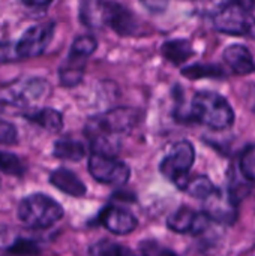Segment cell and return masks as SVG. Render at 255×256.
<instances>
[{
	"instance_id": "1",
	"label": "cell",
	"mask_w": 255,
	"mask_h": 256,
	"mask_svg": "<svg viewBox=\"0 0 255 256\" xmlns=\"http://www.w3.org/2000/svg\"><path fill=\"white\" fill-rule=\"evenodd\" d=\"M138 118L132 108H114L105 114L92 117L86 124V135L95 153L113 156L119 153L120 135L131 130Z\"/></svg>"
},
{
	"instance_id": "2",
	"label": "cell",
	"mask_w": 255,
	"mask_h": 256,
	"mask_svg": "<svg viewBox=\"0 0 255 256\" xmlns=\"http://www.w3.org/2000/svg\"><path fill=\"white\" fill-rule=\"evenodd\" d=\"M185 122H197L215 130L227 129L234 122V112L228 100L215 92H198L183 117Z\"/></svg>"
},
{
	"instance_id": "3",
	"label": "cell",
	"mask_w": 255,
	"mask_h": 256,
	"mask_svg": "<svg viewBox=\"0 0 255 256\" xmlns=\"http://www.w3.org/2000/svg\"><path fill=\"white\" fill-rule=\"evenodd\" d=\"M18 216L30 228L44 230L53 226L63 216L62 206L44 194H35L24 198L18 207Z\"/></svg>"
},
{
	"instance_id": "4",
	"label": "cell",
	"mask_w": 255,
	"mask_h": 256,
	"mask_svg": "<svg viewBox=\"0 0 255 256\" xmlns=\"http://www.w3.org/2000/svg\"><path fill=\"white\" fill-rule=\"evenodd\" d=\"M213 27L231 36H251L255 38V18L249 9L240 4H230L219 8L213 15Z\"/></svg>"
},
{
	"instance_id": "5",
	"label": "cell",
	"mask_w": 255,
	"mask_h": 256,
	"mask_svg": "<svg viewBox=\"0 0 255 256\" xmlns=\"http://www.w3.org/2000/svg\"><path fill=\"white\" fill-rule=\"evenodd\" d=\"M195 160V150L189 141H179L173 146L170 153L161 162V172L171 180L177 188H183L188 180V172Z\"/></svg>"
},
{
	"instance_id": "6",
	"label": "cell",
	"mask_w": 255,
	"mask_h": 256,
	"mask_svg": "<svg viewBox=\"0 0 255 256\" xmlns=\"http://www.w3.org/2000/svg\"><path fill=\"white\" fill-rule=\"evenodd\" d=\"M89 171L92 177L104 184H125L129 180V166L113 156L93 153L89 159Z\"/></svg>"
},
{
	"instance_id": "7",
	"label": "cell",
	"mask_w": 255,
	"mask_h": 256,
	"mask_svg": "<svg viewBox=\"0 0 255 256\" xmlns=\"http://www.w3.org/2000/svg\"><path fill=\"white\" fill-rule=\"evenodd\" d=\"M54 34V22L47 21L30 27L15 44L21 58H32L45 51Z\"/></svg>"
},
{
	"instance_id": "8",
	"label": "cell",
	"mask_w": 255,
	"mask_h": 256,
	"mask_svg": "<svg viewBox=\"0 0 255 256\" xmlns=\"http://www.w3.org/2000/svg\"><path fill=\"white\" fill-rule=\"evenodd\" d=\"M167 225L171 231L177 234L200 236L209 228L210 218L204 212H195L189 207H180L168 218Z\"/></svg>"
},
{
	"instance_id": "9",
	"label": "cell",
	"mask_w": 255,
	"mask_h": 256,
	"mask_svg": "<svg viewBox=\"0 0 255 256\" xmlns=\"http://www.w3.org/2000/svg\"><path fill=\"white\" fill-rule=\"evenodd\" d=\"M101 20L102 24L110 26V28L122 36L132 34L137 28L134 14L123 4L116 2H102Z\"/></svg>"
},
{
	"instance_id": "10",
	"label": "cell",
	"mask_w": 255,
	"mask_h": 256,
	"mask_svg": "<svg viewBox=\"0 0 255 256\" xmlns=\"http://www.w3.org/2000/svg\"><path fill=\"white\" fill-rule=\"evenodd\" d=\"M204 213L210 218V220L219 224H234L236 220V207L237 202L231 198L230 194H224L219 189H215L206 200H204Z\"/></svg>"
},
{
	"instance_id": "11",
	"label": "cell",
	"mask_w": 255,
	"mask_h": 256,
	"mask_svg": "<svg viewBox=\"0 0 255 256\" xmlns=\"http://www.w3.org/2000/svg\"><path fill=\"white\" fill-rule=\"evenodd\" d=\"M101 224L113 234L125 236L137 228V219L129 212L119 207H108L101 213Z\"/></svg>"
},
{
	"instance_id": "12",
	"label": "cell",
	"mask_w": 255,
	"mask_h": 256,
	"mask_svg": "<svg viewBox=\"0 0 255 256\" xmlns=\"http://www.w3.org/2000/svg\"><path fill=\"white\" fill-rule=\"evenodd\" d=\"M48 88L50 87L45 80L33 78V80L26 81L23 86L11 90L8 99L14 105H27V104L41 100L48 93Z\"/></svg>"
},
{
	"instance_id": "13",
	"label": "cell",
	"mask_w": 255,
	"mask_h": 256,
	"mask_svg": "<svg viewBox=\"0 0 255 256\" xmlns=\"http://www.w3.org/2000/svg\"><path fill=\"white\" fill-rule=\"evenodd\" d=\"M224 60L237 75H248L255 70V62L251 51L240 44H233L224 50Z\"/></svg>"
},
{
	"instance_id": "14",
	"label": "cell",
	"mask_w": 255,
	"mask_h": 256,
	"mask_svg": "<svg viewBox=\"0 0 255 256\" xmlns=\"http://www.w3.org/2000/svg\"><path fill=\"white\" fill-rule=\"evenodd\" d=\"M50 182L54 188H57L59 190H62L71 196L80 198V196L86 195V192H87L84 183L71 170H66V168L56 170L50 176Z\"/></svg>"
},
{
	"instance_id": "15",
	"label": "cell",
	"mask_w": 255,
	"mask_h": 256,
	"mask_svg": "<svg viewBox=\"0 0 255 256\" xmlns=\"http://www.w3.org/2000/svg\"><path fill=\"white\" fill-rule=\"evenodd\" d=\"M24 117L30 120L35 124H39L45 130L50 132H59L63 128V117L59 111L51 110V108H42L36 111L26 112Z\"/></svg>"
},
{
	"instance_id": "16",
	"label": "cell",
	"mask_w": 255,
	"mask_h": 256,
	"mask_svg": "<svg viewBox=\"0 0 255 256\" xmlns=\"http://www.w3.org/2000/svg\"><path fill=\"white\" fill-rule=\"evenodd\" d=\"M162 54L171 63L182 64L189 57H192L194 50H192L189 40H186V39H173V40H167L162 45Z\"/></svg>"
},
{
	"instance_id": "17",
	"label": "cell",
	"mask_w": 255,
	"mask_h": 256,
	"mask_svg": "<svg viewBox=\"0 0 255 256\" xmlns=\"http://www.w3.org/2000/svg\"><path fill=\"white\" fill-rule=\"evenodd\" d=\"M84 60L81 57L72 56L69 54L68 62L60 68V82L65 87H72L77 86L81 80H83V74H84Z\"/></svg>"
},
{
	"instance_id": "18",
	"label": "cell",
	"mask_w": 255,
	"mask_h": 256,
	"mask_svg": "<svg viewBox=\"0 0 255 256\" xmlns=\"http://www.w3.org/2000/svg\"><path fill=\"white\" fill-rule=\"evenodd\" d=\"M54 156L62 160L78 162L84 158L86 148L81 142L74 140H60L54 144Z\"/></svg>"
},
{
	"instance_id": "19",
	"label": "cell",
	"mask_w": 255,
	"mask_h": 256,
	"mask_svg": "<svg viewBox=\"0 0 255 256\" xmlns=\"http://www.w3.org/2000/svg\"><path fill=\"white\" fill-rule=\"evenodd\" d=\"M182 189L186 190L194 198L206 200L216 188L213 186V183L210 182L209 177H206V176H195L192 178L188 177V180L185 182Z\"/></svg>"
},
{
	"instance_id": "20",
	"label": "cell",
	"mask_w": 255,
	"mask_h": 256,
	"mask_svg": "<svg viewBox=\"0 0 255 256\" xmlns=\"http://www.w3.org/2000/svg\"><path fill=\"white\" fill-rule=\"evenodd\" d=\"M101 9H102V0H81V6H80L81 21L90 27L101 24L102 22Z\"/></svg>"
},
{
	"instance_id": "21",
	"label": "cell",
	"mask_w": 255,
	"mask_h": 256,
	"mask_svg": "<svg viewBox=\"0 0 255 256\" xmlns=\"http://www.w3.org/2000/svg\"><path fill=\"white\" fill-rule=\"evenodd\" d=\"M182 74L191 80H197V78H219V76H225V74L222 72L221 68L215 66V64H194L189 68H185L182 70Z\"/></svg>"
},
{
	"instance_id": "22",
	"label": "cell",
	"mask_w": 255,
	"mask_h": 256,
	"mask_svg": "<svg viewBox=\"0 0 255 256\" xmlns=\"http://www.w3.org/2000/svg\"><path fill=\"white\" fill-rule=\"evenodd\" d=\"M98 46V42L95 40V38L92 36H80L74 40L72 46H71V54L81 57V58H87Z\"/></svg>"
},
{
	"instance_id": "23",
	"label": "cell",
	"mask_w": 255,
	"mask_h": 256,
	"mask_svg": "<svg viewBox=\"0 0 255 256\" xmlns=\"http://www.w3.org/2000/svg\"><path fill=\"white\" fill-rule=\"evenodd\" d=\"M24 170H26L24 165L15 154L0 152V171L11 176H23Z\"/></svg>"
},
{
	"instance_id": "24",
	"label": "cell",
	"mask_w": 255,
	"mask_h": 256,
	"mask_svg": "<svg viewBox=\"0 0 255 256\" xmlns=\"http://www.w3.org/2000/svg\"><path fill=\"white\" fill-rule=\"evenodd\" d=\"M239 168H240L242 176H243L248 182L254 183L255 182V144L254 146H249V147L243 152V154H242V158H240Z\"/></svg>"
},
{
	"instance_id": "25",
	"label": "cell",
	"mask_w": 255,
	"mask_h": 256,
	"mask_svg": "<svg viewBox=\"0 0 255 256\" xmlns=\"http://www.w3.org/2000/svg\"><path fill=\"white\" fill-rule=\"evenodd\" d=\"M90 254L93 255H105V256H113V255H131L132 252L120 244L116 243H108V242H101L96 243L95 246L90 248Z\"/></svg>"
},
{
	"instance_id": "26",
	"label": "cell",
	"mask_w": 255,
	"mask_h": 256,
	"mask_svg": "<svg viewBox=\"0 0 255 256\" xmlns=\"http://www.w3.org/2000/svg\"><path fill=\"white\" fill-rule=\"evenodd\" d=\"M8 252L15 254V255H35V254H39L41 249H39V246L35 242H30V240H18V242H15L8 249Z\"/></svg>"
},
{
	"instance_id": "27",
	"label": "cell",
	"mask_w": 255,
	"mask_h": 256,
	"mask_svg": "<svg viewBox=\"0 0 255 256\" xmlns=\"http://www.w3.org/2000/svg\"><path fill=\"white\" fill-rule=\"evenodd\" d=\"M21 60L17 45L12 42H2L0 44V63H11V62H18Z\"/></svg>"
},
{
	"instance_id": "28",
	"label": "cell",
	"mask_w": 255,
	"mask_h": 256,
	"mask_svg": "<svg viewBox=\"0 0 255 256\" xmlns=\"http://www.w3.org/2000/svg\"><path fill=\"white\" fill-rule=\"evenodd\" d=\"M17 141V129L14 124L0 120V144H14Z\"/></svg>"
},
{
	"instance_id": "29",
	"label": "cell",
	"mask_w": 255,
	"mask_h": 256,
	"mask_svg": "<svg viewBox=\"0 0 255 256\" xmlns=\"http://www.w3.org/2000/svg\"><path fill=\"white\" fill-rule=\"evenodd\" d=\"M212 3L218 8H224V6H230V4H240L249 10L255 8V0H212Z\"/></svg>"
},
{
	"instance_id": "30",
	"label": "cell",
	"mask_w": 255,
	"mask_h": 256,
	"mask_svg": "<svg viewBox=\"0 0 255 256\" xmlns=\"http://www.w3.org/2000/svg\"><path fill=\"white\" fill-rule=\"evenodd\" d=\"M141 2L152 12H162L168 4V0H141Z\"/></svg>"
},
{
	"instance_id": "31",
	"label": "cell",
	"mask_w": 255,
	"mask_h": 256,
	"mask_svg": "<svg viewBox=\"0 0 255 256\" xmlns=\"http://www.w3.org/2000/svg\"><path fill=\"white\" fill-rule=\"evenodd\" d=\"M51 2L53 0H23L26 6H32V8H42V6L50 4Z\"/></svg>"
}]
</instances>
